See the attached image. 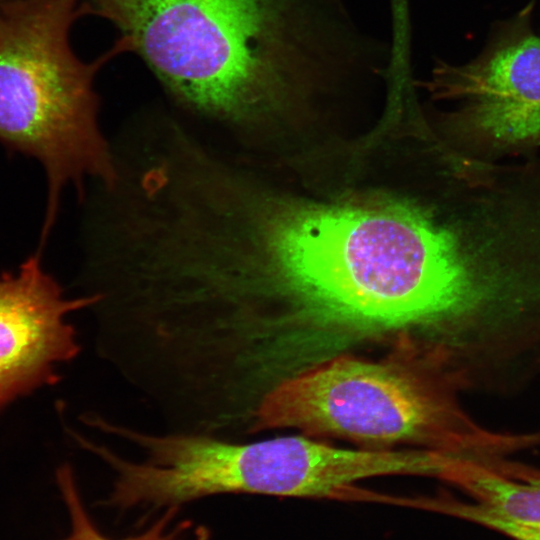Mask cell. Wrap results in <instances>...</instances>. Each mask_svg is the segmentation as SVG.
<instances>
[{"label": "cell", "instance_id": "cell-1", "mask_svg": "<svg viewBox=\"0 0 540 540\" xmlns=\"http://www.w3.org/2000/svg\"><path fill=\"white\" fill-rule=\"evenodd\" d=\"M185 112L224 143L295 86L362 66L364 36L341 0H92Z\"/></svg>", "mask_w": 540, "mask_h": 540}, {"label": "cell", "instance_id": "cell-2", "mask_svg": "<svg viewBox=\"0 0 540 540\" xmlns=\"http://www.w3.org/2000/svg\"><path fill=\"white\" fill-rule=\"evenodd\" d=\"M255 258L316 309L361 327L469 322L491 296L451 231L395 204L312 208L277 229L262 220Z\"/></svg>", "mask_w": 540, "mask_h": 540}, {"label": "cell", "instance_id": "cell-3", "mask_svg": "<svg viewBox=\"0 0 540 540\" xmlns=\"http://www.w3.org/2000/svg\"><path fill=\"white\" fill-rule=\"evenodd\" d=\"M87 14L80 0L0 3V143L33 157L45 172L43 244L65 188H74L79 199L90 183L114 176L94 80L105 62L131 46L122 37L109 52L83 62L69 35Z\"/></svg>", "mask_w": 540, "mask_h": 540}, {"label": "cell", "instance_id": "cell-4", "mask_svg": "<svg viewBox=\"0 0 540 540\" xmlns=\"http://www.w3.org/2000/svg\"><path fill=\"white\" fill-rule=\"evenodd\" d=\"M295 429L371 449L506 455L534 434L487 430L462 408L446 373L432 364L338 355L283 379L257 401L248 432Z\"/></svg>", "mask_w": 540, "mask_h": 540}, {"label": "cell", "instance_id": "cell-5", "mask_svg": "<svg viewBox=\"0 0 540 540\" xmlns=\"http://www.w3.org/2000/svg\"><path fill=\"white\" fill-rule=\"evenodd\" d=\"M532 5L501 24L484 50L463 65L440 63L430 83L438 96L461 101L471 128L498 145L540 136V36Z\"/></svg>", "mask_w": 540, "mask_h": 540}, {"label": "cell", "instance_id": "cell-6", "mask_svg": "<svg viewBox=\"0 0 540 540\" xmlns=\"http://www.w3.org/2000/svg\"><path fill=\"white\" fill-rule=\"evenodd\" d=\"M40 256L38 251L16 272L0 273V408L59 380L58 365L80 353L67 316L96 302L93 296L66 297Z\"/></svg>", "mask_w": 540, "mask_h": 540}, {"label": "cell", "instance_id": "cell-7", "mask_svg": "<svg viewBox=\"0 0 540 540\" xmlns=\"http://www.w3.org/2000/svg\"><path fill=\"white\" fill-rule=\"evenodd\" d=\"M443 481L469 501L432 498L430 509L490 528L514 540H540V469L505 455L453 454Z\"/></svg>", "mask_w": 540, "mask_h": 540}, {"label": "cell", "instance_id": "cell-8", "mask_svg": "<svg viewBox=\"0 0 540 540\" xmlns=\"http://www.w3.org/2000/svg\"><path fill=\"white\" fill-rule=\"evenodd\" d=\"M56 481L71 522L70 533L60 540H116L104 535L91 519L81 499L70 465L64 464L58 468ZM178 510L179 507L166 508L164 513L143 532L117 540H184L190 522L175 523Z\"/></svg>", "mask_w": 540, "mask_h": 540}]
</instances>
